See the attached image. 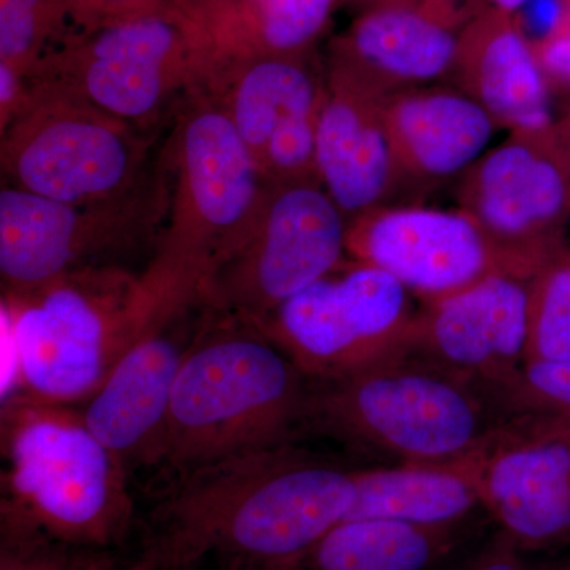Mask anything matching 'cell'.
Masks as SVG:
<instances>
[{
	"instance_id": "6da1fadb",
	"label": "cell",
	"mask_w": 570,
	"mask_h": 570,
	"mask_svg": "<svg viewBox=\"0 0 570 570\" xmlns=\"http://www.w3.org/2000/svg\"><path fill=\"white\" fill-rule=\"evenodd\" d=\"M354 471L291 442L164 479L135 557L148 570L279 568L347 520Z\"/></svg>"
},
{
	"instance_id": "7a4b0ae2",
	"label": "cell",
	"mask_w": 570,
	"mask_h": 570,
	"mask_svg": "<svg viewBox=\"0 0 570 570\" xmlns=\"http://www.w3.org/2000/svg\"><path fill=\"white\" fill-rule=\"evenodd\" d=\"M311 381L264 330L206 305L176 379L160 478L298 442Z\"/></svg>"
},
{
	"instance_id": "3957f363",
	"label": "cell",
	"mask_w": 570,
	"mask_h": 570,
	"mask_svg": "<svg viewBox=\"0 0 570 570\" xmlns=\"http://www.w3.org/2000/svg\"><path fill=\"white\" fill-rule=\"evenodd\" d=\"M0 523L92 551H121L138 528L129 469L80 409L18 393L2 401Z\"/></svg>"
},
{
	"instance_id": "277c9868",
	"label": "cell",
	"mask_w": 570,
	"mask_h": 570,
	"mask_svg": "<svg viewBox=\"0 0 570 570\" xmlns=\"http://www.w3.org/2000/svg\"><path fill=\"white\" fill-rule=\"evenodd\" d=\"M509 419L489 390L411 354L352 376L311 382L303 434L392 464L461 459Z\"/></svg>"
},
{
	"instance_id": "5b68a950",
	"label": "cell",
	"mask_w": 570,
	"mask_h": 570,
	"mask_svg": "<svg viewBox=\"0 0 570 570\" xmlns=\"http://www.w3.org/2000/svg\"><path fill=\"white\" fill-rule=\"evenodd\" d=\"M171 186L146 283L171 303H205L214 273L245 242L268 184L230 118L197 92L167 149Z\"/></svg>"
},
{
	"instance_id": "8992f818",
	"label": "cell",
	"mask_w": 570,
	"mask_h": 570,
	"mask_svg": "<svg viewBox=\"0 0 570 570\" xmlns=\"http://www.w3.org/2000/svg\"><path fill=\"white\" fill-rule=\"evenodd\" d=\"M171 305L121 265L85 266L24 294L3 295L2 328L17 351L21 392L81 406Z\"/></svg>"
},
{
	"instance_id": "52a82bcc",
	"label": "cell",
	"mask_w": 570,
	"mask_h": 570,
	"mask_svg": "<svg viewBox=\"0 0 570 570\" xmlns=\"http://www.w3.org/2000/svg\"><path fill=\"white\" fill-rule=\"evenodd\" d=\"M31 78L20 115L2 130L11 186L71 205L119 200L141 189L148 142L62 82Z\"/></svg>"
},
{
	"instance_id": "ba28073f",
	"label": "cell",
	"mask_w": 570,
	"mask_h": 570,
	"mask_svg": "<svg viewBox=\"0 0 570 570\" xmlns=\"http://www.w3.org/2000/svg\"><path fill=\"white\" fill-rule=\"evenodd\" d=\"M208 71L204 28L176 10L82 32L45 55L29 77L62 82L112 118L145 129L179 94L200 92Z\"/></svg>"
},
{
	"instance_id": "9c48e42d",
	"label": "cell",
	"mask_w": 570,
	"mask_h": 570,
	"mask_svg": "<svg viewBox=\"0 0 570 570\" xmlns=\"http://www.w3.org/2000/svg\"><path fill=\"white\" fill-rule=\"evenodd\" d=\"M374 266L337 268L254 322L311 382L352 376L407 354L420 307Z\"/></svg>"
},
{
	"instance_id": "30bf717a",
	"label": "cell",
	"mask_w": 570,
	"mask_h": 570,
	"mask_svg": "<svg viewBox=\"0 0 570 570\" xmlns=\"http://www.w3.org/2000/svg\"><path fill=\"white\" fill-rule=\"evenodd\" d=\"M347 227L321 181L268 184L249 235L206 285L205 305L250 322L268 317L340 268Z\"/></svg>"
},
{
	"instance_id": "8fae6325",
	"label": "cell",
	"mask_w": 570,
	"mask_h": 570,
	"mask_svg": "<svg viewBox=\"0 0 570 570\" xmlns=\"http://www.w3.org/2000/svg\"><path fill=\"white\" fill-rule=\"evenodd\" d=\"M168 187H146L97 205H71L9 184L0 190V277L3 295L24 294L94 265L153 235L167 212Z\"/></svg>"
},
{
	"instance_id": "7c38bea8",
	"label": "cell",
	"mask_w": 570,
	"mask_h": 570,
	"mask_svg": "<svg viewBox=\"0 0 570 570\" xmlns=\"http://www.w3.org/2000/svg\"><path fill=\"white\" fill-rule=\"evenodd\" d=\"M460 208L474 219L505 268L535 276L564 250L570 159L557 129L512 132L461 178Z\"/></svg>"
},
{
	"instance_id": "4fadbf2b",
	"label": "cell",
	"mask_w": 570,
	"mask_h": 570,
	"mask_svg": "<svg viewBox=\"0 0 570 570\" xmlns=\"http://www.w3.org/2000/svg\"><path fill=\"white\" fill-rule=\"evenodd\" d=\"M347 254L400 281L415 298L438 302L498 272L497 249L463 209L381 206L348 220Z\"/></svg>"
},
{
	"instance_id": "5bb4252c",
	"label": "cell",
	"mask_w": 570,
	"mask_h": 570,
	"mask_svg": "<svg viewBox=\"0 0 570 570\" xmlns=\"http://www.w3.org/2000/svg\"><path fill=\"white\" fill-rule=\"evenodd\" d=\"M482 509L523 551L570 546V422L510 415L485 445Z\"/></svg>"
},
{
	"instance_id": "9a60e30c",
	"label": "cell",
	"mask_w": 570,
	"mask_h": 570,
	"mask_svg": "<svg viewBox=\"0 0 570 570\" xmlns=\"http://www.w3.org/2000/svg\"><path fill=\"white\" fill-rule=\"evenodd\" d=\"M206 305L165 307L86 403L89 430L129 469H157L176 379L204 324Z\"/></svg>"
},
{
	"instance_id": "2e32d148",
	"label": "cell",
	"mask_w": 570,
	"mask_h": 570,
	"mask_svg": "<svg viewBox=\"0 0 570 570\" xmlns=\"http://www.w3.org/2000/svg\"><path fill=\"white\" fill-rule=\"evenodd\" d=\"M532 277L498 272L420 306L407 354L474 382L498 400L528 358Z\"/></svg>"
},
{
	"instance_id": "e0dca14e",
	"label": "cell",
	"mask_w": 570,
	"mask_h": 570,
	"mask_svg": "<svg viewBox=\"0 0 570 570\" xmlns=\"http://www.w3.org/2000/svg\"><path fill=\"white\" fill-rule=\"evenodd\" d=\"M468 0H423L363 13L332 45L330 70L373 96L425 88L455 71Z\"/></svg>"
},
{
	"instance_id": "ac0fdd59",
	"label": "cell",
	"mask_w": 570,
	"mask_h": 570,
	"mask_svg": "<svg viewBox=\"0 0 570 570\" xmlns=\"http://www.w3.org/2000/svg\"><path fill=\"white\" fill-rule=\"evenodd\" d=\"M384 100L328 71L317 121V175L347 220L395 204L404 190Z\"/></svg>"
},
{
	"instance_id": "d6986e66",
	"label": "cell",
	"mask_w": 570,
	"mask_h": 570,
	"mask_svg": "<svg viewBox=\"0 0 570 570\" xmlns=\"http://www.w3.org/2000/svg\"><path fill=\"white\" fill-rule=\"evenodd\" d=\"M384 116L404 190H425L453 178L489 151L499 126L459 86H425L393 94Z\"/></svg>"
},
{
	"instance_id": "ffe728a7",
	"label": "cell",
	"mask_w": 570,
	"mask_h": 570,
	"mask_svg": "<svg viewBox=\"0 0 570 570\" xmlns=\"http://www.w3.org/2000/svg\"><path fill=\"white\" fill-rule=\"evenodd\" d=\"M456 86L478 100L499 129L542 134L557 129L550 82L512 14L487 10L461 32Z\"/></svg>"
},
{
	"instance_id": "44dd1931",
	"label": "cell",
	"mask_w": 570,
	"mask_h": 570,
	"mask_svg": "<svg viewBox=\"0 0 570 570\" xmlns=\"http://www.w3.org/2000/svg\"><path fill=\"white\" fill-rule=\"evenodd\" d=\"M325 91L324 75L299 55L220 67L200 94L223 108L257 164L276 135L318 116Z\"/></svg>"
},
{
	"instance_id": "7402d4cb",
	"label": "cell",
	"mask_w": 570,
	"mask_h": 570,
	"mask_svg": "<svg viewBox=\"0 0 570 570\" xmlns=\"http://www.w3.org/2000/svg\"><path fill=\"white\" fill-rule=\"evenodd\" d=\"M485 445L441 463L355 469V499L347 520L461 527L475 510H483L480 485Z\"/></svg>"
},
{
	"instance_id": "603a6c76",
	"label": "cell",
	"mask_w": 570,
	"mask_h": 570,
	"mask_svg": "<svg viewBox=\"0 0 570 570\" xmlns=\"http://www.w3.org/2000/svg\"><path fill=\"white\" fill-rule=\"evenodd\" d=\"M461 527L346 520L273 570H431L453 550Z\"/></svg>"
},
{
	"instance_id": "cb8c5ba5",
	"label": "cell",
	"mask_w": 570,
	"mask_h": 570,
	"mask_svg": "<svg viewBox=\"0 0 570 570\" xmlns=\"http://www.w3.org/2000/svg\"><path fill=\"white\" fill-rule=\"evenodd\" d=\"M340 0H239L205 29L209 73L232 63L307 55ZM206 77V78H208Z\"/></svg>"
},
{
	"instance_id": "d4e9b609",
	"label": "cell",
	"mask_w": 570,
	"mask_h": 570,
	"mask_svg": "<svg viewBox=\"0 0 570 570\" xmlns=\"http://www.w3.org/2000/svg\"><path fill=\"white\" fill-rule=\"evenodd\" d=\"M570 358V253L561 250L532 277L527 360Z\"/></svg>"
},
{
	"instance_id": "484cf974",
	"label": "cell",
	"mask_w": 570,
	"mask_h": 570,
	"mask_svg": "<svg viewBox=\"0 0 570 570\" xmlns=\"http://www.w3.org/2000/svg\"><path fill=\"white\" fill-rule=\"evenodd\" d=\"M66 17L69 0H0V62L29 77Z\"/></svg>"
},
{
	"instance_id": "4316f807",
	"label": "cell",
	"mask_w": 570,
	"mask_h": 570,
	"mask_svg": "<svg viewBox=\"0 0 570 570\" xmlns=\"http://www.w3.org/2000/svg\"><path fill=\"white\" fill-rule=\"evenodd\" d=\"M498 401L509 417L534 414L570 422V358L527 360Z\"/></svg>"
},
{
	"instance_id": "83f0119b",
	"label": "cell",
	"mask_w": 570,
	"mask_h": 570,
	"mask_svg": "<svg viewBox=\"0 0 570 570\" xmlns=\"http://www.w3.org/2000/svg\"><path fill=\"white\" fill-rule=\"evenodd\" d=\"M100 553L33 528L0 523V570H81Z\"/></svg>"
},
{
	"instance_id": "f1b7e54d",
	"label": "cell",
	"mask_w": 570,
	"mask_h": 570,
	"mask_svg": "<svg viewBox=\"0 0 570 570\" xmlns=\"http://www.w3.org/2000/svg\"><path fill=\"white\" fill-rule=\"evenodd\" d=\"M70 17L85 32L149 14L183 11L181 0H69Z\"/></svg>"
},
{
	"instance_id": "f546056e",
	"label": "cell",
	"mask_w": 570,
	"mask_h": 570,
	"mask_svg": "<svg viewBox=\"0 0 570 570\" xmlns=\"http://www.w3.org/2000/svg\"><path fill=\"white\" fill-rule=\"evenodd\" d=\"M532 50L549 41L568 22V0H528L512 14Z\"/></svg>"
},
{
	"instance_id": "4dcf8cb0",
	"label": "cell",
	"mask_w": 570,
	"mask_h": 570,
	"mask_svg": "<svg viewBox=\"0 0 570 570\" xmlns=\"http://www.w3.org/2000/svg\"><path fill=\"white\" fill-rule=\"evenodd\" d=\"M523 553L508 534L498 531L482 549L461 562L455 570H530Z\"/></svg>"
},
{
	"instance_id": "1f68e13d",
	"label": "cell",
	"mask_w": 570,
	"mask_h": 570,
	"mask_svg": "<svg viewBox=\"0 0 570 570\" xmlns=\"http://www.w3.org/2000/svg\"><path fill=\"white\" fill-rule=\"evenodd\" d=\"M535 58L540 63L547 81L553 86L570 88V22H566L557 36L534 48Z\"/></svg>"
},
{
	"instance_id": "d6a6232c",
	"label": "cell",
	"mask_w": 570,
	"mask_h": 570,
	"mask_svg": "<svg viewBox=\"0 0 570 570\" xmlns=\"http://www.w3.org/2000/svg\"><path fill=\"white\" fill-rule=\"evenodd\" d=\"M32 82L28 75L9 63L0 62V130L7 126L28 104Z\"/></svg>"
},
{
	"instance_id": "836d02e7",
	"label": "cell",
	"mask_w": 570,
	"mask_h": 570,
	"mask_svg": "<svg viewBox=\"0 0 570 570\" xmlns=\"http://www.w3.org/2000/svg\"><path fill=\"white\" fill-rule=\"evenodd\" d=\"M239 0H181V10L204 28L234 9Z\"/></svg>"
},
{
	"instance_id": "e575fe53",
	"label": "cell",
	"mask_w": 570,
	"mask_h": 570,
	"mask_svg": "<svg viewBox=\"0 0 570 570\" xmlns=\"http://www.w3.org/2000/svg\"><path fill=\"white\" fill-rule=\"evenodd\" d=\"M81 570H148L138 561V558L122 557L119 551H104L99 557L94 558L85 569Z\"/></svg>"
},
{
	"instance_id": "d590c367",
	"label": "cell",
	"mask_w": 570,
	"mask_h": 570,
	"mask_svg": "<svg viewBox=\"0 0 570 570\" xmlns=\"http://www.w3.org/2000/svg\"><path fill=\"white\" fill-rule=\"evenodd\" d=\"M480 10H497L501 11V13L513 14L520 7H523L528 0H475Z\"/></svg>"
},
{
	"instance_id": "8d00e7d4",
	"label": "cell",
	"mask_w": 570,
	"mask_h": 570,
	"mask_svg": "<svg viewBox=\"0 0 570 570\" xmlns=\"http://www.w3.org/2000/svg\"><path fill=\"white\" fill-rule=\"evenodd\" d=\"M363 7V10L377 9V7L417 6L423 0H352Z\"/></svg>"
},
{
	"instance_id": "74e56055",
	"label": "cell",
	"mask_w": 570,
	"mask_h": 570,
	"mask_svg": "<svg viewBox=\"0 0 570 570\" xmlns=\"http://www.w3.org/2000/svg\"><path fill=\"white\" fill-rule=\"evenodd\" d=\"M558 137L564 146L566 153H568L570 159V105L568 115H566L564 121H562L561 126L557 127Z\"/></svg>"
},
{
	"instance_id": "f35d334b",
	"label": "cell",
	"mask_w": 570,
	"mask_h": 570,
	"mask_svg": "<svg viewBox=\"0 0 570 570\" xmlns=\"http://www.w3.org/2000/svg\"><path fill=\"white\" fill-rule=\"evenodd\" d=\"M554 570H570V554L568 558H566L564 561L561 562L560 566H558Z\"/></svg>"
},
{
	"instance_id": "ab89813d",
	"label": "cell",
	"mask_w": 570,
	"mask_h": 570,
	"mask_svg": "<svg viewBox=\"0 0 570 570\" xmlns=\"http://www.w3.org/2000/svg\"><path fill=\"white\" fill-rule=\"evenodd\" d=\"M174 570H204V568H184V569H174Z\"/></svg>"
}]
</instances>
